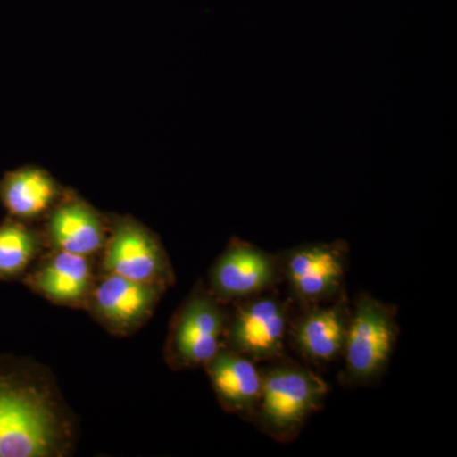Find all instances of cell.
I'll return each mask as SVG.
<instances>
[{"label": "cell", "mask_w": 457, "mask_h": 457, "mask_svg": "<svg viewBox=\"0 0 457 457\" xmlns=\"http://www.w3.org/2000/svg\"><path fill=\"white\" fill-rule=\"evenodd\" d=\"M78 423L53 372L0 354V457L73 455Z\"/></svg>", "instance_id": "6da1fadb"}, {"label": "cell", "mask_w": 457, "mask_h": 457, "mask_svg": "<svg viewBox=\"0 0 457 457\" xmlns=\"http://www.w3.org/2000/svg\"><path fill=\"white\" fill-rule=\"evenodd\" d=\"M263 384L253 420L262 433L287 444L323 408L329 386L306 366L286 359L262 369Z\"/></svg>", "instance_id": "7a4b0ae2"}, {"label": "cell", "mask_w": 457, "mask_h": 457, "mask_svg": "<svg viewBox=\"0 0 457 457\" xmlns=\"http://www.w3.org/2000/svg\"><path fill=\"white\" fill-rule=\"evenodd\" d=\"M399 333L395 306L370 294L357 295L351 306L339 383L347 387L378 383L389 368Z\"/></svg>", "instance_id": "3957f363"}, {"label": "cell", "mask_w": 457, "mask_h": 457, "mask_svg": "<svg viewBox=\"0 0 457 457\" xmlns=\"http://www.w3.org/2000/svg\"><path fill=\"white\" fill-rule=\"evenodd\" d=\"M227 320L228 306L200 279L171 318L164 345L167 365L174 371L204 368L224 347Z\"/></svg>", "instance_id": "277c9868"}, {"label": "cell", "mask_w": 457, "mask_h": 457, "mask_svg": "<svg viewBox=\"0 0 457 457\" xmlns=\"http://www.w3.org/2000/svg\"><path fill=\"white\" fill-rule=\"evenodd\" d=\"M295 308L290 297L285 299L276 290L231 303L228 306L224 347L255 363L288 359L286 341Z\"/></svg>", "instance_id": "5b68a950"}, {"label": "cell", "mask_w": 457, "mask_h": 457, "mask_svg": "<svg viewBox=\"0 0 457 457\" xmlns=\"http://www.w3.org/2000/svg\"><path fill=\"white\" fill-rule=\"evenodd\" d=\"M108 237L99 254L98 273L170 290L176 273L161 237L130 215H108Z\"/></svg>", "instance_id": "8992f818"}, {"label": "cell", "mask_w": 457, "mask_h": 457, "mask_svg": "<svg viewBox=\"0 0 457 457\" xmlns=\"http://www.w3.org/2000/svg\"><path fill=\"white\" fill-rule=\"evenodd\" d=\"M278 257L282 284L296 308L330 303L345 293L350 248L343 240L306 243Z\"/></svg>", "instance_id": "52a82bcc"}, {"label": "cell", "mask_w": 457, "mask_h": 457, "mask_svg": "<svg viewBox=\"0 0 457 457\" xmlns=\"http://www.w3.org/2000/svg\"><path fill=\"white\" fill-rule=\"evenodd\" d=\"M204 284L212 296L227 306L278 290L282 284L278 254L233 237L213 262Z\"/></svg>", "instance_id": "ba28073f"}, {"label": "cell", "mask_w": 457, "mask_h": 457, "mask_svg": "<svg viewBox=\"0 0 457 457\" xmlns=\"http://www.w3.org/2000/svg\"><path fill=\"white\" fill-rule=\"evenodd\" d=\"M165 293L159 286L98 273L86 312L111 335L130 336L150 320Z\"/></svg>", "instance_id": "9c48e42d"}, {"label": "cell", "mask_w": 457, "mask_h": 457, "mask_svg": "<svg viewBox=\"0 0 457 457\" xmlns=\"http://www.w3.org/2000/svg\"><path fill=\"white\" fill-rule=\"evenodd\" d=\"M47 249L98 258L108 237V215L96 209L73 189L40 222Z\"/></svg>", "instance_id": "30bf717a"}, {"label": "cell", "mask_w": 457, "mask_h": 457, "mask_svg": "<svg viewBox=\"0 0 457 457\" xmlns=\"http://www.w3.org/2000/svg\"><path fill=\"white\" fill-rule=\"evenodd\" d=\"M95 258L46 249L23 276L32 293L64 308L86 311L98 276Z\"/></svg>", "instance_id": "8fae6325"}, {"label": "cell", "mask_w": 457, "mask_h": 457, "mask_svg": "<svg viewBox=\"0 0 457 457\" xmlns=\"http://www.w3.org/2000/svg\"><path fill=\"white\" fill-rule=\"evenodd\" d=\"M287 339L297 353L314 365H329L341 359L351 317L347 295L320 305L296 308Z\"/></svg>", "instance_id": "7c38bea8"}, {"label": "cell", "mask_w": 457, "mask_h": 457, "mask_svg": "<svg viewBox=\"0 0 457 457\" xmlns=\"http://www.w3.org/2000/svg\"><path fill=\"white\" fill-rule=\"evenodd\" d=\"M204 369L221 408L252 423L263 384L262 369L257 368V363L222 347Z\"/></svg>", "instance_id": "4fadbf2b"}, {"label": "cell", "mask_w": 457, "mask_h": 457, "mask_svg": "<svg viewBox=\"0 0 457 457\" xmlns=\"http://www.w3.org/2000/svg\"><path fill=\"white\" fill-rule=\"evenodd\" d=\"M65 191L49 171L35 165L5 171L0 179V204L8 216L29 224L44 220Z\"/></svg>", "instance_id": "5bb4252c"}, {"label": "cell", "mask_w": 457, "mask_h": 457, "mask_svg": "<svg viewBox=\"0 0 457 457\" xmlns=\"http://www.w3.org/2000/svg\"><path fill=\"white\" fill-rule=\"evenodd\" d=\"M46 249L40 227L5 218L0 222V281L22 278Z\"/></svg>", "instance_id": "9a60e30c"}]
</instances>
